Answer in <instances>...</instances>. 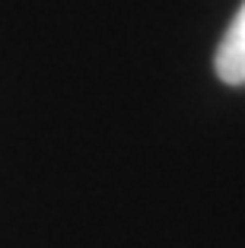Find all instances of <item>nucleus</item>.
I'll use <instances>...</instances> for the list:
<instances>
[{"label":"nucleus","instance_id":"f257e3e1","mask_svg":"<svg viewBox=\"0 0 245 248\" xmlns=\"http://www.w3.org/2000/svg\"><path fill=\"white\" fill-rule=\"evenodd\" d=\"M216 73L229 86H242L245 83V3L236 13L232 26L226 29L223 45L216 51Z\"/></svg>","mask_w":245,"mask_h":248}]
</instances>
